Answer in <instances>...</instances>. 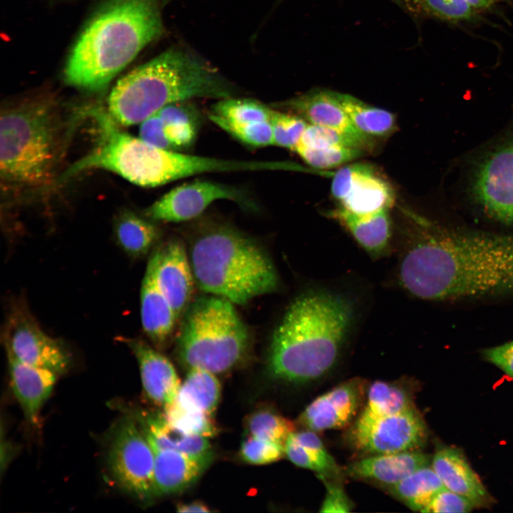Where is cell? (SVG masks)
<instances>
[{"mask_svg": "<svg viewBox=\"0 0 513 513\" xmlns=\"http://www.w3.org/2000/svg\"><path fill=\"white\" fill-rule=\"evenodd\" d=\"M411 229L399 279L430 301L513 294V234L441 226L409 214Z\"/></svg>", "mask_w": 513, "mask_h": 513, "instance_id": "obj_1", "label": "cell"}, {"mask_svg": "<svg viewBox=\"0 0 513 513\" xmlns=\"http://www.w3.org/2000/svg\"><path fill=\"white\" fill-rule=\"evenodd\" d=\"M353 317L352 304L341 296L314 291L297 297L273 333L269 375L294 384L323 377L336 363Z\"/></svg>", "mask_w": 513, "mask_h": 513, "instance_id": "obj_2", "label": "cell"}, {"mask_svg": "<svg viewBox=\"0 0 513 513\" xmlns=\"http://www.w3.org/2000/svg\"><path fill=\"white\" fill-rule=\"evenodd\" d=\"M162 30L157 0H114L80 36L66 81L84 90L104 88Z\"/></svg>", "mask_w": 513, "mask_h": 513, "instance_id": "obj_3", "label": "cell"}, {"mask_svg": "<svg viewBox=\"0 0 513 513\" xmlns=\"http://www.w3.org/2000/svg\"><path fill=\"white\" fill-rule=\"evenodd\" d=\"M232 87L207 63L180 50L164 52L123 77L108 112L119 125L142 123L165 106L195 98L224 99Z\"/></svg>", "mask_w": 513, "mask_h": 513, "instance_id": "obj_4", "label": "cell"}, {"mask_svg": "<svg viewBox=\"0 0 513 513\" xmlns=\"http://www.w3.org/2000/svg\"><path fill=\"white\" fill-rule=\"evenodd\" d=\"M51 100L34 98L1 115L0 171L6 192H39L54 182L60 150V120Z\"/></svg>", "mask_w": 513, "mask_h": 513, "instance_id": "obj_5", "label": "cell"}, {"mask_svg": "<svg viewBox=\"0 0 513 513\" xmlns=\"http://www.w3.org/2000/svg\"><path fill=\"white\" fill-rule=\"evenodd\" d=\"M190 261L199 289L242 305L277 289L274 266L254 240L232 228L214 226L192 241Z\"/></svg>", "mask_w": 513, "mask_h": 513, "instance_id": "obj_6", "label": "cell"}, {"mask_svg": "<svg viewBox=\"0 0 513 513\" xmlns=\"http://www.w3.org/2000/svg\"><path fill=\"white\" fill-rule=\"evenodd\" d=\"M233 304L212 295L187 307L177 344V357L184 366L224 373L245 358L249 333Z\"/></svg>", "mask_w": 513, "mask_h": 513, "instance_id": "obj_7", "label": "cell"}, {"mask_svg": "<svg viewBox=\"0 0 513 513\" xmlns=\"http://www.w3.org/2000/svg\"><path fill=\"white\" fill-rule=\"evenodd\" d=\"M84 113L95 122L98 131L95 147L65 171L66 179L90 169L113 172L141 187L168 183L170 152L152 146L140 138L123 131L108 111L93 107Z\"/></svg>", "mask_w": 513, "mask_h": 513, "instance_id": "obj_8", "label": "cell"}, {"mask_svg": "<svg viewBox=\"0 0 513 513\" xmlns=\"http://www.w3.org/2000/svg\"><path fill=\"white\" fill-rule=\"evenodd\" d=\"M463 182L472 206L488 218L513 224V123L470 158Z\"/></svg>", "mask_w": 513, "mask_h": 513, "instance_id": "obj_9", "label": "cell"}, {"mask_svg": "<svg viewBox=\"0 0 513 513\" xmlns=\"http://www.w3.org/2000/svg\"><path fill=\"white\" fill-rule=\"evenodd\" d=\"M107 462L115 481L127 493L144 503L156 497L155 454L133 416H124L115 425L108 446Z\"/></svg>", "mask_w": 513, "mask_h": 513, "instance_id": "obj_10", "label": "cell"}, {"mask_svg": "<svg viewBox=\"0 0 513 513\" xmlns=\"http://www.w3.org/2000/svg\"><path fill=\"white\" fill-rule=\"evenodd\" d=\"M6 352L19 361L55 373L68 370L71 356L61 342L47 335L23 308L16 309L6 326Z\"/></svg>", "mask_w": 513, "mask_h": 513, "instance_id": "obj_11", "label": "cell"}, {"mask_svg": "<svg viewBox=\"0 0 513 513\" xmlns=\"http://www.w3.org/2000/svg\"><path fill=\"white\" fill-rule=\"evenodd\" d=\"M427 433L425 422L413 407L363 426H353L350 438L357 450L378 455L416 450L425 443Z\"/></svg>", "mask_w": 513, "mask_h": 513, "instance_id": "obj_12", "label": "cell"}, {"mask_svg": "<svg viewBox=\"0 0 513 513\" xmlns=\"http://www.w3.org/2000/svg\"><path fill=\"white\" fill-rule=\"evenodd\" d=\"M331 190L341 207L357 214L389 209L395 202L390 184L366 163L340 168L333 175Z\"/></svg>", "mask_w": 513, "mask_h": 513, "instance_id": "obj_13", "label": "cell"}, {"mask_svg": "<svg viewBox=\"0 0 513 513\" xmlns=\"http://www.w3.org/2000/svg\"><path fill=\"white\" fill-rule=\"evenodd\" d=\"M232 200L252 207L246 195L234 187L207 180L185 183L171 190L146 210L155 221L179 222L190 220L202 214L212 202Z\"/></svg>", "mask_w": 513, "mask_h": 513, "instance_id": "obj_14", "label": "cell"}, {"mask_svg": "<svg viewBox=\"0 0 513 513\" xmlns=\"http://www.w3.org/2000/svg\"><path fill=\"white\" fill-rule=\"evenodd\" d=\"M364 393L361 379L345 381L309 403L299 417L300 423L315 432L344 428L356 415Z\"/></svg>", "mask_w": 513, "mask_h": 513, "instance_id": "obj_15", "label": "cell"}, {"mask_svg": "<svg viewBox=\"0 0 513 513\" xmlns=\"http://www.w3.org/2000/svg\"><path fill=\"white\" fill-rule=\"evenodd\" d=\"M157 284L179 317L188 307L195 281L183 244L168 242L152 253Z\"/></svg>", "mask_w": 513, "mask_h": 513, "instance_id": "obj_16", "label": "cell"}, {"mask_svg": "<svg viewBox=\"0 0 513 513\" xmlns=\"http://www.w3.org/2000/svg\"><path fill=\"white\" fill-rule=\"evenodd\" d=\"M135 355L142 387L147 398L163 408L172 403L180 389V380L172 363L140 339H125Z\"/></svg>", "mask_w": 513, "mask_h": 513, "instance_id": "obj_17", "label": "cell"}, {"mask_svg": "<svg viewBox=\"0 0 513 513\" xmlns=\"http://www.w3.org/2000/svg\"><path fill=\"white\" fill-rule=\"evenodd\" d=\"M301 117L309 124L327 127L362 139H370L358 130L343 110L336 92L314 90L277 104Z\"/></svg>", "mask_w": 513, "mask_h": 513, "instance_id": "obj_18", "label": "cell"}, {"mask_svg": "<svg viewBox=\"0 0 513 513\" xmlns=\"http://www.w3.org/2000/svg\"><path fill=\"white\" fill-rule=\"evenodd\" d=\"M140 316L147 337L157 347L165 346L172 335L178 316L157 284L152 254L141 285Z\"/></svg>", "mask_w": 513, "mask_h": 513, "instance_id": "obj_19", "label": "cell"}, {"mask_svg": "<svg viewBox=\"0 0 513 513\" xmlns=\"http://www.w3.org/2000/svg\"><path fill=\"white\" fill-rule=\"evenodd\" d=\"M429 462L428 455L417 450L370 455L350 464L346 473L355 479L389 487L415 470L429 465Z\"/></svg>", "mask_w": 513, "mask_h": 513, "instance_id": "obj_20", "label": "cell"}, {"mask_svg": "<svg viewBox=\"0 0 513 513\" xmlns=\"http://www.w3.org/2000/svg\"><path fill=\"white\" fill-rule=\"evenodd\" d=\"M6 353L12 391L27 420L35 424L58 375L51 370L26 364L9 352Z\"/></svg>", "mask_w": 513, "mask_h": 513, "instance_id": "obj_21", "label": "cell"}, {"mask_svg": "<svg viewBox=\"0 0 513 513\" xmlns=\"http://www.w3.org/2000/svg\"><path fill=\"white\" fill-rule=\"evenodd\" d=\"M432 467L447 489L468 499L475 507L490 504V495L457 449L446 447L437 450Z\"/></svg>", "mask_w": 513, "mask_h": 513, "instance_id": "obj_22", "label": "cell"}, {"mask_svg": "<svg viewBox=\"0 0 513 513\" xmlns=\"http://www.w3.org/2000/svg\"><path fill=\"white\" fill-rule=\"evenodd\" d=\"M138 421L153 451L170 450L211 463L214 457L207 437L188 434L170 425L162 415L141 413Z\"/></svg>", "mask_w": 513, "mask_h": 513, "instance_id": "obj_23", "label": "cell"}, {"mask_svg": "<svg viewBox=\"0 0 513 513\" xmlns=\"http://www.w3.org/2000/svg\"><path fill=\"white\" fill-rule=\"evenodd\" d=\"M156 497L181 492L194 484L210 463L170 450L153 451Z\"/></svg>", "mask_w": 513, "mask_h": 513, "instance_id": "obj_24", "label": "cell"}, {"mask_svg": "<svg viewBox=\"0 0 513 513\" xmlns=\"http://www.w3.org/2000/svg\"><path fill=\"white\" fill-rule=\"evenodd\" d=\"M389 209L370 214H357L342 207L332 209L328 216L345 228L370 256L388 253L391 235Z\"/></svg>", "mask_w": 513, "mask_h": 513, "instance_id": "obj_25", "label": "cell"}, {"mask_svg": "<svg viewBox=\"0 0 513 513\" xmlns=\"http://www.w3.org/2000/svg\"><path fill=\"white\" fill-rule=\"evenodd\" d=\"M284 452L291 462L315 472L319 479H340L341 468L315 431L306 430L291 433Z\"/></svg>", "mask_w": 513, "mask_h": 513, "instance_id": "obj_26", "label": "cell"}, {"mask_svg": "<svg viewBox=\"0 0 513 513\" xmlns=\"http://www.w3.org/2000/svg\"><path fill=\"white\" fill-rule=\"evenodd\" d=\"M410 391L396 382L375 381L368 390L365 407L353 426L373 421L413 408Z\"/></svg>", "mask_w": 513, "mask_h": 513, "instance_id": "obj_27", "label": "cell"}, {"mask_svg": "<svg viewBox=\"0 0 513 513\" xmlns=\"http://www.w3.org/2000/svg\"><path fill=\"white\" fill-rule=\"evenodd\" d=\"M220 394V384L215 374L201 368H192L175 400L185 408L212 415Z\"/></svg>", "mask_w": 513, "mask_h": 513, "instance_id": "obj_28", "label": "cell"}, {"mask_svg": "<svg viewBox=\"0 0 513 513\" xmlns=\"http://www.w3.org/2000/svg\"><path fill=\"white\" fill-rule=\"evenodd\" d=\"M114 232L121 249L134 258L147 254L161 235L155 224L131 212H125L117 218Z\"/></svg>", "mask_w": 513, "mask_h": 513, "instance_id": "obj_29", "label": "cell"}, {"mask_svg": "<svg viewBox=\"0 0 513 513\" xmlns=\"http://www.w3.org/2000/svg\"><path fill=\"white\" fill-rule=\"evenodd\" d=\"M445 487L432 467L426 465L389 487L388 490L410 509L422 512Z\"/></svg>", "mask_w": 513, "mask_h": 513, "instance_id": "obj_30", "label": "cell"}, {"mask_svg": "<svg viewBox=\"0 0 513 513\" xmlns=\"http://www.w3.org/2000/svg\"><path fill=\"white\" fill-rule=\"evenodd\" d=\"M343 110L355 127L370 137H385L395 129V115L383 109L371 106L348 94L337 93Z\"/></svg>", "mask_w": 513, "mask_h": 513, "instance_id": "obj_31", "label": "cell"}, {"mask_svg": "<svg viewBox=\"0 0 513 513\" xmlns=\"http://www.w3.org/2000/svg\"><path fill=\"white\" fill-rule=\"evenodd\" d=\"M246 430L247 435L284 447L290 434L295 431V426L276 411L263 408L247 417Z\"/></svg>", "mask_w": 513, "mask_h": 513, "instance_id": "obj_32", "label": "cell"}, {"mask_svg": "<svg viewBox=\"0 0 513 513\" xmlns=\"http://www.w3.org/2000/svg\"><path fill=\"white\" fill-rule=\"evenodd\" d=\"M163 415L170 425L188 434L208 438L218 432L212 415L185 408L175 400L164 408Z\"/></svg>", "mask_w": 513, "mask_h": 513, "instance_id": "obj_33", "label": "cell"}, {"mask_svg": "<svg viewBox=\"0 0 513 513\" xmlns=\"http://www.w3.org/2000/svg\"><path fill=\"white\" fill-rule=\"evenodd\" d=\"M209 118L222 130L247 145L258 147L274 145L270 121L237 122L213 113Z\"/></svg>", "mask_w": 513, "mask_h": 513, "instance_id": "obj_34", "label": "cell"}, {"mask_svg": "<svg viewBox=\"0 0 513 513\" xmlns=\"http://www.w3.org/2000/svg\"><path fill=\"white\" fill-rule=\"evenodd\" d=\"M373 142V138L362 139L333 128L309 123L298 145L310 148L343 146L365 151L370 149Z\"/></svg>", "mask_w": 513, "mask_h": 513, "instance_id": "obj_35", "label": "cell"}, {"mask_svg": "<svg viewBox=\"0 0 513 513\" xmlns=\"http://www.w3.org/2000/svg\"><path fill=\"white\" fill-rule=\"evenodd\" d=\"M274 110L252 99H222L213 106V113L237 122L270 121Z\"/></svg>", "mask_w": 513, "mask_h": 513, "instance_id": "obj_36", "label": "cell"}, {"mask_svg": "<svg viewBox=\"0 0 513 513\" xmlns=\"http://www.w3.org/2000/svg\"><path fill=\"white\" fill-rule=\"evenodd\" d=\"M294 151L306 164L320 169L336 167L365 154L363 150L343 146L310 148L297 145Z\"/></svg>", "mask_w": 513, "mask_h": 513, "instance_id": "obj_37", "label": "cell"}, {"mask_svg": "<svg viewBox=\"0 0 513 513\" xmlns=\"http://www.w3.org/2000/svg\"><path fill=\"white\" fill-rule=\"evenodd\" d=\"M270 123L274 145L294 150L309 123L301 117L274 110Z\"/></svg>", "mask_w": 513, "mask_h": 513, "instance_id": "obj_38", "label": "cell"}, {"mask_svg": "<svg viewBox=\"0 0 513 513\" xmlns=\"http://www.w3.org/2000/svg\"><path fill=\"white\" fill-rule=\"evenodd\" d=\"M284 455V447L247 435L239 450L240 459L252 465L272 463L281 460Z\"/></svg>", "mask_w": 513, "mask_h": 513, "instance_id": "obj_39", "label": "cell"}, {"mask_svg": "<svg viewBox=\"0 0 513 513\" xmlns=\"http://www.w3.org/2000/svg\"><path fill=\"white\" fill-rule=\"evenodd\" d=\"M475 505L468 499L446 487L441 489L421 512H468Z\"/></svg>", "mask_w": 513, "mask_h": 513, "instance_id": "obj_40", "label": "cell"}, {"mask_svg": "<svg viewBox=\"0 0 513 513\" xmlns=\"http://www.w3.org/2000/svg\"><path fill=\"white\" fill-rule=\"evenodd\" d=\"M428 7L440 17L450 20H468L474 9L465 0H423Z\"/></svg>", "mask_w": 513, "mask_h": 513, "instance_id": "obj_41", "label": "cell"}, {"mask_svg": "<svg viewBox=\"0 0 513 513\" xmlns=\"http://www.w3.org/2000/svg\"><path fill=\"white\" fill-rule=\"evenodd\" d=\"M326 486V492L321 506V512H349L353 504L338 480L320 478Z\"/></svg>", "mask_w": 513, "mask_h": 513, "instance_id": "obj_42", "label": "cell"}, {"mask_svg": "<svg viewBox=\"0 0 513 513\" xmlns=\"http://www.w3.org/2000/svg\"><path fill=\"white\" fill-rule=\"evenodd\" d=\"M139 135L142 140L152 146L165 150H175L166 135L165 125L157 113L140 123Z\"/></svg>", "mask_w": 513, "mask_h": 513, "instance_id": "obj_43", "label": "cell"}, {"mask_svg": "<svg viewBox=\"0 0 513 513\" xmlns=\"http://www.w3.org/2000/svg\"><path fill=\"white\" fill-rule=\"evenodd\" d=\"M182 103L169 104L157 112L165 125L197 123L194 110Z\"/></svg>", "mask_w": 513, "mask_h": 513, "instance_id": "obj_44", "label": "cell"}, {"mask_svg": "<svg viewBox=\"0 0 513 513\" xmlns=\"http://www.w3.org/2000/svg\"><path fill=\"white\" fill-rule=\"evenodd\" d=\"M482 354L486 360L513 378V341L486 348Z\"/></svg>", "mask_w": 513, "mask_h": 513, "instance_id": "obj_45", "label": "cell"}, {"mask_svg": "<svg viewBox=\"0 0 513 513\" xmlns=\"http://www.w3.org/2000/svg\"><path fill=\"white\" fill-rule=\"evenodd\" d=\"M165 129L175 149L188 147L197 135V123L165 125Z\"/></svg>", "mask_w": 513, "mask_h": 513, "instance_id": "obj_46", "label": "cell"}, {"mask_svg": "<svg viewBox=\"0 0 513 513\" xmlns=\"http://www.w3.org/2000/svg\"><path fill=\"white\" fill-rule=\"evenodd\" d=\"M177 511L178 512H209L212 510L202 502L194 501L189 503L178 504Z\"/></svg>", "mask_w": 513, "mask_h": 513, "instance_id": "obj_47", "label": "cell"}, {"mask_svg": "<svg viewBox=\"0 0 513 513\" xmlns=\"http://www.w3.org/2000/svg\"><path fill=\"white\" fill-rule=\"evenodd\" d=\"M474 8H484L489 4L490 0H465Z\"/></svg>", "mask_w": 513, "mask_h": 513, "instance_id": "obj_48", "label": "cell"}, {"mask_svg": "<svg viewBox=\"0 0 513 513\" xmlns=\"http://www.w3.org/2000/svg\"><path fill=\"white\" fill-rule=\"evenodd\" d=\"M395 1H400V2H404V3H405H405H410V2L412 1V0H395Z\"/></svg>", "mask_w": 513, "mask_h": 513, "instance_id": "obj_49", "label": "cell"}]
</instances>
